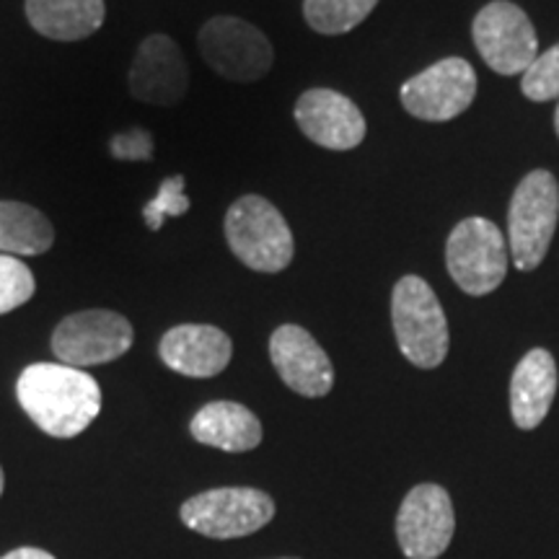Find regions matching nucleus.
Wrapping results in <instances>:
<instances>
[{
  "instance_id": "f257e3e1",
  "label": "nucleus",
  "mask_w": 559,
  "mask_h": 559,
  "mask_svg": "<svg viewBox=\"0 0 559 559\" xmlns=\"http://www.w3.org/2000/svg\"><path fill=\"white\" fill-rule=\"evenodd\" d=\"M16 396L32 423L52 438L81 436L102 412V389L94 376L62 362L24 368Z\"/></svg>"
},
{
  "instance_id": "f03ea898",
  "label": "nucleus",
  "mask_w": 559,
  "mask_h": 559,
  "mask_svg": "<svg viewBox=\"0 0 559 559\" xmlns=\"http://www.w3.org/2000/svg\"><path fill=\"white\" fill-rule=\"evenodd\" d=\"M226 241L236 260L254 272H283L296 254L293 230L283 213L260 194H243L228 207Z\"/></svg>"
},
{
  "instance_id": "7ed1b4c3",
  "label": "nucleus",
  "mask_w": 559,
  "mask_h": 559,
  "mask_svg": "<svg viewBox=\"0 0 559 559\" xmlns=\"http://www.w3.org/2000/svg\"><path fill=\"white\" fill-rule=\"evenodd\" d=\"M391 324L402 355L417 368H438L451 345L449 319L428 283L404 275L391 293Z\"/></svg>"
},
{
  "instance_id": "20e7f679",
  "label": "nucleus",
  "mask_w": 559,
  "mask_h": 559,
  "mask_svg": "<svg viewBox=\"0 0 559 559\" xmlns=\"http://www.w3.org/2000/svg\"><path fill=\"white\" fill-rule=\"evenodd\" d=\"M559 223L555 174L536 169L521 179L508 207V249L521 272L536 270L547 257Z\"/></svg>"
},
{
  "instance_id": "39448f33",
  "label": "nucleus",
  "mask_w": 559,
  "mask_h": 559,
  "mask_svg": "<svg viewBox=\"0 0 559 559\" xmlns=\"http://www.w3.org/2000/svg\"><path fill=\"white\" fill-rule=\"evenodd\" d=\"M445 267L466 296H487L508 275V239L487 218L461 221L445 241Z\"/></svg>"
},
{
  "instance_id": "423d86ee",
  "label": "nucleus",
  "mask_w": 559,
  "mask_h": 559,
  "mask_svg": "<svg viewBox=\"0 0 559 559\" xmlns=\"http://www.w3.org/2000/svg\"><path fill=\"white\" fill-rule=\"evenodd\" d=\"M202 60L215 73L234 83H254L270 73L275 62L267 34L239 16H213L198 34Z\"/></svg>"
},
{
  "instance_id": "0eeeda50",
  "label": "nucleus",
  "mask_w": 559,
  "mask_h": 559,
  "mask_svg": "<svg viewBox=\"0 0 559 559\" xmlns=\"http://www.w3.org/2000/svg\"><path fill=\"white\" fill-rule=\"evenodd\" d=\"M275 519V502L254 487H218L181 506V521L207 539H241Z\"/></svg>"
},
{
  "instance_id": "6e6552de",
  "label": "nucleus",
  "mask_w": 559,
  "mask_h": 559,
  "mask_svg": "<svg viewBox=\"0 0 559 559\" xmlns=\"http://www.w3.org/2000/svg\"><path fill=\"white\" fill-rule=\"evenodd\" d=\"M474 45L495 73L523 75L531 62L539 58V39L526 16L510 0H492L474 16Z\"/></svg>"
},
{
  "instance_id": "1a4fd4ad",
  "label": "nucleus",
  "mask_w": 559,
  "mask_h": 559,
  "mask_svg": "<svg viewBox=\"0 0 559 559\" xmlns=\"http://www.w3.org/2000/svg\"><path fill=\"white\" fill-rule=\"evenodd\" d=\"M135 332L122 313L91 309L70 313L52 332V353L62 366H104L122 358L132 347Z\"/></svg>"
},
{
  "instance_id": "9d476101",
  "label": "nucleus",
  "mask_w": 559,
  "mask_h": 559,
  "mask_svg": "<svg viewBox=\"0 0 559 559\" xmlns=\"http://www.w3.org/2000/svg\"><path fill=\"white\" fill-rule=\"evenodd\" d=\"M402 107L423 122H449L464 115L477 96V73L464 58H445L404 83Z\"/></svg>"
},
{
  "instance_id": "9b49d317",
  "label": "nucleus",
  "mask_w": 559,
  "mask_h": 559,
  "mask_svg": "<svg viewBox=\"0 0 559 559\" xmlns=\"http://www.w3.org/2000/svg\"><path fill=\"white\" fill-rule=\"evenodd\" d=\"M456 515L449 492L440 485H417L402 500L396 539L407 559H438L449 549Z\"/></svg>"
},
{
  "instance_id": "f8f14e48",
  "label": "nucleus",
  "mask_w": 559,
  "mask_h": 559,
  "mask_svg": "<svg viewBox=\"0 0 559 559\" xmlns=\"http://www.w3.org/2000/svg\"><path fill=\"white\" fill-rule=\"evenodd\" d=\"M296 122L311 143L330 151L358 148L368 132L358 104L332 88L304 91L296 102Z\"/></svg>"
},
{
  "instance_id": "ddd939ff",
  "label": "nucleus",
  "mask_w": 559,
  "mask_h": 559,
  "mask_svg": "<svg viewBox=\"0 0 559 559\" xmlns=\"http://www.w3.org/2000/svg\"><path fill=\"white\" fill-rule=\"evenodd\" d=\"M130 94L153 107H177L190 86V70L179 45L166 34H151L138 47L128 75Z\"/></svg>"
},
{
  "instance_id": "4468645a",
  "label": "nucleus",
  "mask_w": 559,
  "mask_h": 559,
  "mask_svg": "<svg viewBox=\"0 0 559 559\" xmlns=\"http://www.w3.org/2000/svg\"><path fill=\"white\" fill-rule=\"evenodd\" d=\"M270 358L285 386L300 396L319 400L334 386L330 355L304 326L283 324L270 337Z\"/></svg>"
},
{
  "instance_id": "2eb2a0df",
  "label": "nucleus",
  "mask_w": 559,
  "mask_h": 559,
  "mask_svg": "<svg viewBox=\"0 0 559 559\" xmlns=\"http://www.w3.org/2000/svg\"><path fill=\"white\" fill-rule=\"evenodd\" d=\"M158 355L174 373L190 379H213L230 362L234 342L218 326L179 324L164 334Z\"/></svg>"
},
{
  "instance_id": "dca6fc26",
  "label": "nucleus",
  "mask_w": 559,
  "mask_h": 559,
  "mask_svg": "<svg viewBox=\"0 0 559 559\" xmlns=\"http://www.w3.org/2000/svg\"><path fill=\"white\" fill-rule=\"evenodd\" d=\"M557 394V362L549 349L536 347L523 355L510 379V415L521 430H534L549 415Z\"/></svg>"
},
{
  "instance_id": "f3484780",
  "label": "nucleus",
  "mask_w": 559,
  "mask_h": 559,
  "mask_svg": "<svg viewBox=\"0 0 559 559\" xmlns=\"http://www.w3.org/2000/svg\"><path fill=\"white\" fill-rule=\"evenodd\" d=\"M192 438L210 449L243 453L262 443V423L239 402H210L190 423Z\"/></svg>"
},
{
  "instance_id": "a211bd4d",
  "label": "nucleus",
  "mask_w": 559,
  "mask_h": 559,
  "mask_svg": "<svg viewBox=\"0 0 559 559\" xmlns=\"http://www.w3.org/2000/svg\"><path fill=\"white\" fill-rule=\"evenodd\" d=\"M32 29L55 41H81L102 29L104 0H26Z\"/></svg>"
},
{
  "instance_id": "6ab92c4d",
  "label": "nucleus",
  "mask_w": 559,
  "mask_h": 559,
  "mask_svg": "<svg viewBox=\"0 0 559 559\" xmlns=\"http://www.w3.org/2000/svg\"><path fill=\"white\" fill-rule=\"evenodd\" d=\"M55 243V228L45 213L26 202H0V254L39 257Z\"/></svg>"
},
{
  "instance_id": "aec40b11",
  "label": "nucleus",
  "mask_w": 559,
  "mask_h": 559,
  "mask_svg": "<svg viewBox=\"0 0 559 559\" xmlns=\"http://www.w3.org/2000/svg\"><path fill=\"white\" fill-rule=\"evenodd\" d=\"M376 5L379 0H304V19L313 32L337 37L362 24Z\"/></svg>"
},
{
  "instance_id": "412c9836",
  "label": "nucleus",
  "mask_w": 559,
  "mask_h": 559,
  "mask_svg": "<svg viewBox=\"0 0 559 559\" xmlns=\"http://www.w3.org/2000/svg\"><path fill=\"white\" fill-rule=\"evenodd\" d=\"M523 96L531 102H555L559 99V45L549 47L539 58L531 62V68L521 79Z\"/></svg>"
},
{
  "instance_id": "4be33fe9",
  "label": "nucleus",
  "mask_w": 559,
  "mask_h": 559,
  "mask_svg": "<svg viewBox=\"0 0 559 559\" xmlns=\"http://www.w3.org/2000/svg\"><path fill=\"white\" fill-rule=\"evenodd\" d=\"M34 272L19 257L0 254V313H9L34 296Z\"/></svg>"
},
{
  "instance_id": "5701e85b",
  "label": "nucleus",
  "mask_w": 559,
  "mask_h": 559,
  "mask_svg": "<svg viewBox=\"0 0 559 559\" xmlns=\"http://www.w3.org/2000/svg\"><path fill=\"white\" fill-rule=\"evenodd\" d=\"M185 181L187 179L181 174H174V177L160 181L156 198L143 207V221L151 230H158L166 218L185 215L190 210V198L185 194Z\"/></svg>"
},
{
  "instance_id": "b1692460",
  "label": "nucleus",
  "mask_w": 559,
  "mask_h": 559,
  "mask_svg": "<svg viewBox=\"0 0 559 559\" xmlns=\"http://www.w3.org/2000/svg\"><path fill=\"white\" fill-rule=\"evenodd\" d=\"M111 156L117 160H151L153 138L148 130H128L111 138Z\"/></svg>"
},
{
  "instance_id": "393cba45",
  "label": "nucleus",
  "mask_w": 559,
  "mask_h": 559,
  "mask_svg": "<svg viewBox=\"0 0 559 559\" xmlns=\"http://www.w3.org/2000/svg\"><path fill=\"white\" fill-rule=\"evenodd\" d=\"M0 559H55V557L50 555V551L37 549V547H19Z\"/></svg>"
},
{
  "instance_id": "a878e982",
  "label": "nucleus",
  "mask_w": 559,
  "mask_h": 559,
  "mask_svg": "<svg viewBox=\"0 0 559 559\" xmlns=\"http://www.w3.org/2000/svg\"><path fill=\"white\" fill-rule=\"evenodd\" d=\"M555 130H557V135H559V104H557V111H555Z\"/></svg>"
},
{
  "instance_id": "bb28decb",
  "label": "nucleus",
  "mask_w": 559,
  "mask_h": 559,
  "mask_svg": "<svg viewBox=\"0 0 559 559\" xmlns=\"http://www.w3.org/2000/svg\"><path fill=\"white\" fill-rule=\"evenodd\" d=\"M3 487H5V477H3V469H0V495H3Z\"/></svg>"
},
{
  "instance_id": "cd10ccee",
  "label": "nucleus",
  "mask_w": 559,
  "mask_h": 559,
  "mask_svg": "<svg viewBox=\"0 0 559 559\" xmlns=\"http://www.w3.org/2000/svg\"><path fill=\"white\" fill-rule=\"evenodd\" d=\"M283 559H298V557H283Z\"/></svg>"
}]
</instances>
